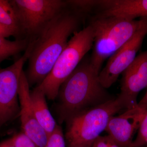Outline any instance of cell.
<instances>
[{
	"label": "cell",
	"instance_id": "7",
	"mask_svg": "<svg viewBox=\"0 0 147 147\" xmlns=\"http://www.w3.org/2000/svg\"><path fill=\"white\" fill-rule=\"evenodd\" d=\"M32 48L30 42L22 57L8 67L0 69V128L19 115L18 92L20 76Z\"/></svg>",
	"mask_w": 147,
	"mask_h": 147
},
{
	"label": "cell",
	"instance_id": "8",
	"mask_svg": "<svg viewBox=\"0 0 147 147\" xmlns=\"http://www.w3.org/2000/svg\"><path fill=\"white\" fill-rule=\"evenodd\" d=\"M147 34V19L133 36L108 59L98 77L105 88H110L134 61Z\"/></svg>",
	"mask_w": 147,
	"mask_h": 147
},
{
	"label": "cell",
	"instance_id": "9",
	"mask_svg": "<svg viewBox=\"0 0 147 147\" xmlns=\"http://www.w3.org/2000/svg\"><path fill=\"white\" fill-rule=\"evenodd\" d=\"M122 74L118 96L124 102L126 110L135 108L139 92L147 88V50L137 55Z\"/></svg>",
	"mask_w": 147,
	"mask_h": 147
},
{
	"label": "cell",
	"instance_id": "14",
	"mask_svg": "<svg viewBox=\"0 0 147 147\" xmlns=\"http://www.w3.org/2000/svg\"><path fill=\"white\" fill-rule=\"evenodd\" d=\"M0 24L11 31L16 39H22L18 19L9 1L0 0Z\"/></svg>",
	"mask_w": 147,
	"mask_h": 147
},
{
	"label": "cell",
	"instance_id": "20",
	"mask_svg": "<svg viewBox=\"0 0 147 147\" xmlns=\"http://www.w3.org/2000/svg\"><path fill=\"white\" fill-rule=\"evenodd\" d=\"M10 36H14L13 32L7 28L0 24V36L7 38Z\"/></svg>",
	"mask_w": 147,
	"mask_h": 147
},
{
	"label": "cell",
	"instance_id": "12",
	"mask_svg": "<svg viewBox=\"0 0 147 147\" xmlns=\"http://www.w3.org/2000/svg\"><path fill=\"white\" fill-rule=\"evenodd\" d=\"M94 17H116L127 20L147 18V0L98 1Z\"/></svg>",
	"mask_w": 147,
	"mask_h": 147
},
{
	"label": "cell",
	"instance_id": "23",
	"mask_svg": "<svg viewBox=\"0 0 147 147\" xmlns=\"http://www.w3.org/2000/svg\"></svg>",
	"mask_w": 147,
	"mask_h": 147
},
{
	"label": "cell",
	"instance_id": "21",
	"mask_svg": "<svg viewBox=\"0 0 147 147\" xmlns=\"http://www.w3.org/2000/svg\"><path fill=\"white\" fill-rule=\"evenodd\" d=\"M0 147H15L12 137L1 142Z\"/></svg>",
	"mask_w": 147,
	"mask_h": 147
},
{
	"label": "cell",
	"instance_id": "11",
	"mask_svg": "<svg viewBox=\"0 0 147 147\" xmlns=\"http://www.w3.org/2000/svg\"><path fill=\"white\" fill-rule=\"evenodd\" d=\"M147 110L137 106L125 110L110 118L105 131L121 147H131L134 134L138 131Z\"/></svg>",
	"mask_w": 147,
	"mask_h": 147
},
{
	"label": "cell",
	"instance_id": "17",
	"mask_svg": "<svg viewBox=\"0 0 147 147\" xmlns=\"http://www.w3.org/2000/svg\"><path fill=\"white\" fill-rule=\"evenodd\" d=\"M44 147H67L65 137L62 129L58 125L54 131L48 137Z\"/></svg>",
	"mask_w": 147,
	"mask_h": 147
},
{
	"label": "cell",
	"instance_id": "16",
	"mask_svg": "<svg viewBox=\"0 0 147 147\" xmlns=\"http://www.w3.org/2000/svg\"><path fill=\"white\" fill-rule=\"evenodd\" d=\"M131 147H147V111L141 122L137 137L133 141Z\"/></svg>",
	"mask_w": 147,
	"mask_h": 147
},
{
	"label": "cell",
	"instance_id": "19",
	"mask_svg": "<svg viewBox=\"0 0 147 147\" xmlns=\"http://www.w3.org/2000/svg\"><path fill=\"white\" fill-rule=\"evenodd\" d=\"M115 141L109 136H100L92 143L90 147H112Z\"/></svg>",
	"mask_w": 147,
	"mask_h": 147
},
{
	"label": "cell",
	"instance_id": "5",
	"mask_svg": "<svg viewBox=\"0 0 147 147\" xmlns=\"http://www.w3.org/2000/svg\"><path fill=\"white\" fill-rule=\"evenodd\" d=\"M94 32L91 25L74 33L48 76L36 87L50 100L57 97L61 85L92 49Z\"/></svg>",
	"mask_w": 147,
	"mask_h": 147
},
{
	"label": "cell",
	"instance_id": "10",
	"mask_svg": "<svg viewBox=\"0 0 147 147\" xmlns=\"http://www.w3.org/2000/svg\"><path fill=\"white\" fill-rule=\"evenodd\" d=\"M30 86L26 73L23 70L20 76L18 92L21 127L23 132L38 146L44 147L48 136L38 123L35 115L31 100Z\"/></svg>",
	"mask_w": 147,
	"mask_h": 147
},
{
	"label": "cell",
	"instance_id": "18",
	"mask_svg": "<svg viewBox=\"0 0 147 147\" xmlns=\"http://www.w3.org/2000/svg\"><path fill=\"white\" fill-rule=\"evenodd\" d=\"M12 138L15 147H38L23 132L16 134Z\"/></svg>",
	"mask_w": 147,
	"mask_h": 147
},
{
	"label": "cell",
	"instance_id": "6",
	"mask_svg": "<svg viewBox=\"0 0 147 147\" xmlns=\"http://www.w3.org/2000/svg\"><path fill=\"white\" fill-rule=\"evenodd\" d=\"M19 24L21 38L30 40L37 36L44 27L66 5L61 0L9 1Z\"/></svg>",
	"mask_w": 147,
	"mask_h": 147
},
{
	"label": "cell",
	"instance_id": "22",
	"mask_svg": "<svg viewBox=\"0 0 147 147\" xmlns=\"http://www.w3.org/2000/svg\"><path fill=\"white\" fill-rule=\"evenodd\" d=\"M138 106L147 110V90L143 98L138 102Z\"/></svg>",
	"mask_w": 147,
	"mask_h": 147
},
{
	"label": "cell",
	"instance_id": "15",
	"mask_svg": "<svg viewBox=\"0 0 147 147\" xmlns=\"http://www.w3.org/2000/svg\"><path fill=\"white\" fill-rule=\"evenodd\" d=\"M30 39L24 38L13 41L8 40L0 36V63L6 59L26 50L30 43Z\"/></svg>",
	"mask_w": 147,
	"mask_h": 147
},
{
	"label": "cell",
	"instance_id": "3",
	"mask_svg": "<svg viewBox=\"0 0 147 147\" xmlns=\"http://www.w3.org/2000/svg\"><path fill=\"white\" fill-rule=\"evenodd\" d=\"M147 19L130 21L116 17H94L90 24L94 32L90 61L95 70L100 73L104 61L128 41Z\"/></svg>",
	"mask_w": 147,
	"mask_h": 147
},
{
	"label": "cell",
	"instance_id": "13",
	"mask_svg": "<svg viewBox=\"0 0 147 147\" xmlns=\"http://www.w3.org/2000/svg\"><path fill=\"white\" fill-rule=\"evenodd\" d=\"M30 98L37 120L48 137L58 125L47 106L46 96L42 90L36 87L30 92Z\"/></svg>",
	"mask_w": 147,
	"mask_h": 147
},
{
	"label": "cell",
	"instance_id": "4",
	"mask_svg": "<svg viewBox=\"0 0 147 147\" xmlns=\"http://www.w3.org/2000/svg\"><path fill=\"white\" fill-rule=\"evenodd\" d=\"M124 109L125 104L117 96L69 118L66 121L67 147H90L105 130L110 118Z\"/></svg>",
	"mask_w": 147,
	"mask_h": 147
},
{
	"label": "cell",
	"instance_id": "1",
	"mask_svg": "<svg viewBox=\"0 0 147 147\" xmlns=\"http://www.w3.org/2000/svg\"><path fill=\"white\" fill-rule=\"evenodd\" d=\"M66 3L65 7L31 40V52L25 73L30 86L39 85L48 76L69 38L79 31L85 15Z\"/></svg>",
	"mask_w": 147,
	"mask_h": 147
},
{
	"label": "cell",
	"instance_id": "2",
	"mask_svg": "<svg viewBox=\"0 0 147 147\" xmlns=\"http://www.w3.org/2000/svg\"><path fill=\"white\" fill-rule=\"evenodd\" d=\"M99 74L90 63V59H83L62 84L57 96L60 122L115 98L100 84Z\"/></svg>",
	"mask_w": 147,
	"mask_h": 147
}]
</instances>
